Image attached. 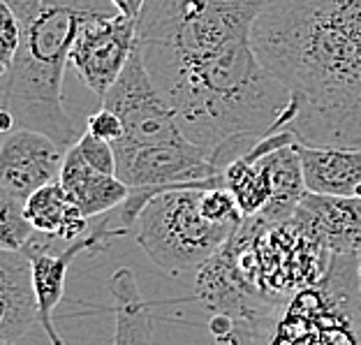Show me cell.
I'll use <instances>...</instances> for the list:
<instances>
[{
	"label": "cell",
	"mask_w": 361,
	"mask_h": 345,
	"mask_svg": "<svg viewBox=\"0 0 361 345\" xmlns=\"http://www.w3.org/2000/svg\"><path fill=\"white\" fill-rule=\"evenodd\" d=\"M65 151L44 133L16 128L0 144V183L26 204L35 190L61 178Z\"/></svg>",
	"instance_id": "9"
},
{
	"label": "cell",
	"mask_w": 361,
	"mask_h": 345,
	"mask_svg": "<svg viewBox=\"0 0 361 345\" xmlns=\"http://www.w3.org/2000/svg\"><path fill=\"white\" fill-rule=\"evenodd\" d=\"M23 213L35 232L65 243L77 241L88 232V218L65 193L61 181L47 183L32 193L23 204Z\"/></svg>",
	"instance_id": "15"
},
{
	"label": "cell",
	"mask_w": 361,
	"mask_h": 345,
	"mask_svg": "<svg viewBox=\"0 0 361 345\" xmlns=\"http://www.w3.org/2000/svg\"><path fill=\"white\" fill-rule=\"evenodd\" d=\"M137 47V21L104 10L88 14L79 23L77 37L70 49V68L84 81L90 93L106 95Z\"/></svg>",
	"instance_id": "7"
},
{
	"label": "cell",
	"mask_w": 361,
	"mask_h": 345,
	"mask_svg": "<svg viewBox=\"0 0 361 345\" xmlns=\"http://www.w3.org/2000/svg\"><path fill=\"white\" fill-rule=\"evenodd\" d=\"M359 255H361V253H359Z\"/></svg>",
	"instance_id": "27"
},
{
	"label": "cell",
	"mask_w": 361,
	"mask_h": 345,
	"mask_svg": "<svg viewBox=\"0 0 361 345\" xmlns=\"http://www.w3.org/2000/svg\"><path fill=\"white\" fill-rule=\"evenodd\" d=\"M16 126V121L12 116L10 109H5V107H0V135H10Z\"/></svg>",
	"instance_id": "22"
},
{
	"label": "cell",
	"mask_w": 361,
	"mask_h": 345,
	"mask_svg": "<svg viewBox=\"0 0 361 345\" xmlns=\"http://www.w3.org/2000/svg\"><path fill=\"white\" fill-rule=\"evenodd\" d=\"M109 3L116 7V12L128 16V19H139V14H142L146 0H109Z\"/></svg>",
	"instance_id": "21"
},
{
	"label": "cell",
	"mask_w": 361,
	"mask_h": 345,
	"mask_svg": "<svg viewBox=\"0 0 361 345\" xmlns=\"http://www.w3.org/2000/svg\"><path fill=\"white\" fill-rule=\"evenodd\" d=\"M357 197H361V188H359V195H357Z\"/></svg>",
	"instance_id": "26"
},
{
	"label": "cell",
	"mask_w": 361,
	"mask_h": 345,
	"mask_svg": "<svg viewBox=\"0 0 361 345\" xmlns=\"http://www.w3.org/2000/svg\"><path fill=\"white\" fill-rule=\"evenodd\" d=\"M264 0H146L137 47L183 135L213 160L239 139L281 133L290 93L259 63L252 23Z\"/></svg>",
	"instance_id": "1"
},
{
	"label": "cell",
	"mask_w": 361,
	"mask_h": 345,
	"mask_svg": "<svg viewBox=\"0 0 361 345\" xmlns=\"http://www.w3.org/2000/svg\"><path fill=\"white\" fill-rule=\"evenodd\" d=\"M61 186L72 197V202L81 209V213L90 220L102 216L106 211L118 209L128 200V186L118 176L102 174L81 158L77 146L72 144L65 151L61 167Z\"/></svg>",
	"instance_id": "14"
},
{
	"label": "cell",
	"mask_w": 361,
	"mask_h": 345,
	"mask_svg": "<svg viewBox=\"0 0 361 345\" xmlns=\"http://www.w3.org/2000/svg\"><path fill=\"white\" fill-rule=\"evenodd\" d=\"M236 329L245 345H361L359 255H331L317 283Z\"/></svg>",
	"instance_id": "4"
},
{
	"label": "cell",
	"mask_w": 361,
	"mask_h": 345,
	"mask_svg": "<svg viewBox=\"0 0 361 345\" xmlns=\"http://www.w3.org/2000/svg\"><path fill=\"white\" fill-rule=\"evenodd\" d=\"M35 229L23 213V202L0 183V248L23 250Z\"/></svg>",
	"instance_id": "16"
},
{
	"label": "cell",
	"mask_w": 361,
	"mask_h": 345,
	"mask_svg": "<svg viewBox=\"0 0 361 345\" xmlns=\"http://www.w3.org/2000/svg\"><path fill=\"white\" fill-rule=\"evenodd\" d=\"M21 21V42L7 70L5 109L19 128L44 133L70 149L81 137L65 111L63 77L79 23L93 12L116 10L109 0H7Z\"/></svg>",
	"instance_id": "3"
},
{
	"label": "cell",
	"mask_w": 361,
	"mask_h": 345,
	"mask_svg": "<svg viewBox=\"0 0 361 345\" xmlns=\"http://www.w3.org/2000/svg\"><path fill=\"white\" fill-rule=\"evenodd\" d=\"M0 345H12V343H5V341H0Z\"/></svg>",
	"instance_id": "25"
},
{
	"label": "cell",
	"mask_w": 361,
	"mask_h": 345,
	"mask_svg": "<svg viewBox=\"0 0 361 345\" xmlns=\"http://www.w3.org/2000/svg\"><path fill=\"white\" fill-rule=\"evenodd\" d=\"M77 151L93 169L102 171V174H114L116 176V153H114V144L97 139L95 135H90L88 130L81 135L77 142Z\"/></svg>",
	"instance_id": "18"
},
{
	"label": "cell",
	"mask_w": 361,
	"mask_h": 345,
	"mask_svg": "<svg viewBox=\"0 0 361 345\" xmlns=\"http://www.w3.org/2000/svg\"><path fill=\"white\" fill-rule=\"evenodd\" d=\"M130 234L128 227H111L109 220H102L95 229L86 232L81 239L68 243L61 250H51V236L35 232L32 239L26 243L23 253L30 260V278H32V292H35L37 301V325L39 329L47 334L51 345H65L63 336L59 334L54 325V313L59 308L65 292V278H68V269L81 253H102L106 250L114 239Z\"/></svg>",
	"instance_id": "8"
},
{
	"label": "cell",
	"mask_w": 361,
	"mask_h": 345,
	"mask_svg": "<svg viewBox=\"0 0 361 345\" xmlns=\"http://www.w3.org/2000/svg\"><path fill=\"white\" fill-rule=\"evenodd\" d=\"M331 255L361 253V197H329L306 193L292 213Z\"/></svg>",
	"instance_id": "10"
},
{
	"label": "cell",
	"mask_w": 361,
	"mask_h": 345,
	"mask_svg": "<svg viewBox=\"0 0 361 345\" xmlns=\"http://www.w3.org/2000/svg\"><path fill=\"white\" fill-rule=\"evenodd\" d=\"M37 322L30 260L23 250L0 248V341L14 343Z\"/></svg>",
	"instance_id": "12"
},
{
	"label": "cell",
	"mask_w": 361,
	"mask_h": 345,
	"mask_svg": "<svg viewBox=\"0 0 361 345\" xmlns=\"http://www.w3.org/2000/svg\"><path fill=\"white\" fill-rule=\"evenodd\" d=\"M7 70H10V68H7V65H5L3 61H0V77H3V75H7Z\"/></svg>",
	"instance_id": "23"
},
{
	"label": "cell",
	"mask_w": 361,
	"mask_h": 345,
	"mask_svg": "<svg viewBox=\"0 0 361 345\" xmlns=\"http://www.w3.org/2000/svg\"><path fill=\"white\" fill-rule=\"evenodd\" d=\"M86 130L90 135H95L97 139H104L109 144H116L123 137V123L114 111L100 107L97 111H93L86 121Z\"/></svg>",
	"instance_id": "20"
},
{
	"label": "cell",
	"mask_w": 361,
	"mask_h": 345,
	"mask_svg": "<svg viewBox=\"0 0 361 345\" xmlns=\"http://www.w3.org/2000/svg\"><path fill=\"white\" fill-rule=\"evenodd\" d=\"M202 190L174 188L158 193L137 220V243L169 276L197 271L241 227L211 223L202 213Z\"/></svg>",
	"instance_id": "5"
},
{
	"label": "cell",
	"mask_w": 361,
	"mask_h": 345,
	"mask_svg": "<svg viewBox=\"0 0 361 345\" xmlns=\"http://www.w3.org/2000/svg\"><path fill=\"white\" fill-rule=\"evenodd\" d=\"M359 297H361V255H359Z\"/></svg>",
	"instance_id": "24"
},
{
	"label": "cell",
	"mask_w": 361,
	"mask_h": 345,
	"mask_svg": "<svg viewBox=\"0 0 361 345\" xmlns=\"http://www.w3.org/2000/svg\"><path fill=\"white\" fill-rule=\"evenodd\" d=\"M303 183L308 193L357 197L361 188V149L299 144Z\"/></svg>",
	"instance_id": "13"
},
{
	"label": "cell",
	"mask_w": 361,
	"mask_h": 345,
	"mask_svg": "<svg viewBox=\"0 0 361 345\" xmlns=\"http://www.w3.org/2000/svg\"><path fill=\"white\" fill-rule=\"evenodd\" d=\"M109 294L114 303V345H151L153 315L144 299L135 274L121 267L109 278ZM216 345H245L239 329L218 336Z\"/></svg>",
	"instance_id": "11"
},
{
	"label": "cell",
	"mask_w": 361,
	"mask_h": 345,
	"mask_svg": "<svg viewBox=\"0 0 361 345\" xmlns=\"http://www.w3.org/2000/svg\"><path fill=\"white\" fill-rule=\"evenodd\" d=\"M250 37L297 142L361 149V0H264Z\"/></svg>",
	"instance_id": "2"
},
{
	"label": "cell",
	"mask_w": 361,
	"mask_h": 345,
	"mask_svg": "<svg viewBox=\"0 0 361 345\" xmlns=\"http://www.w3.org/2000/svg\"><path fill=\"white\" fill-rule=\"evenodd\" d=\"M21 42V21L7 0H0V61L12 65Z\"/></svg>",
	"instance_id": "19"
},
{
	"label": "cell",
	"mask_w": 361,
	"mask_h": 345,
	"mask_svg": "<svg viewBox=\"0 0 361 345\" xmlns=\"http://www.w3.org/2000/svg\"><path fill=\"white\" fill-rule=\"evenodd\" d=\"M202 213L211 220V223H220V225L239 227L245 220L239 204L234 200V195L229 193L225 186L204 188L202 190Z\"/></svg>",
	"instance_id": "17"
},
{
	"label": "cell",
	"mask_w": 361,
	"mask_h": 345,
	"mask_svg": "<svg viewBox=\"0 0 361 345\" xmlns=\"http://www.w3.org/2000/svg\"><path fill=\"white\" fill-rule=\"evenodd\" d=\"M102 107L116 114L123 123V137L116 142L121 146H149L185 139L174 111L153 84L139 47H135L116 84L106 90Z\"/></svg>",
	"instance_id": "6"
}]
</instances>
